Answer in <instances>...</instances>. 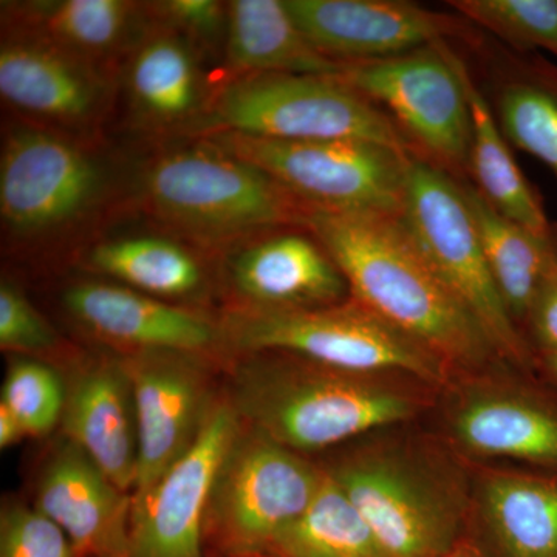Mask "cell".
I'll list each match as a JSON object with an SVG mask.
<instances>
[{"label":"cell","instance_id":"f1b7e54d","mask_svg":"<svg viewBox=\"0 0 557 557\" xmlns=\"http://www.w3.org/2000/svg\"><path fill=\"white\" fill-rule=\"evenodd\" d=\"M498 115L505 135L557 175L556 95L536 84H509L498 98Z\"/></svg>","mask_w":557,"mask_h":557},{"label":"cell","instance_id":"3957f363","mask_svg":"<svg viewBox=\"0 0 557 557\" xmlns=\"http://www.w3.org/2000/svg\"><path fill=\"white\" fill-rule=\"evenodd\" d=\"M376 379L293 355H259L239 366L231 403L245 428L295 453L318 450L416 413V399Z\"/></svg>","mask_w":557,"mask_h":557},{"label":"cell","instance_id":"9a60e30c","mask_svg":"<svg viewBox=\"0 0 557 557\" xmlns=\"http://www.w3.org/2000/svg\"><path fill=\"white\" fill-rule=\"evenodd\" d=\"M307 39L339 62L387 60L445 42L454 17L397 0H285Z\"/></svg>","mask_w":557,"mask_h":557},{"label":"cell","instance_id":"8fae6325","mask_svg":"<svg viewBox=\"0 0 557 557\" xmlns=\"http://www.w3.org/2000/svg\"><path fill=\"white\" fill-rule=\"evenodd\" d=\"M332 474L386 557H449L460 544L456 498L405 458L362 456Z\"/></svg>","mask_w":557,"mask_h":557},{"label":"cell","instance_id":"e0dca14e","mask_svg":"<svg viewBox=\"0 0 557 557\" xmlns=\"http://www.w3.org/2000/svg\"><path fill=\"white\" fill-rule=\"evenodd\" d=\"M203 62L205 54L190 40L153 22L121 67L132 121L139 129L199 135L214 95Z\"/></svg>","mask_w":557,"mask_h":557},{"label":"cell","instance_id":"74e56055","mask_svg":"<svg viewBox=\"0 0 557 557\" xmlns=\"http://www.w3.org/2000/svg\"><path fill=\"white\" fill-rule=\"evenodd\" d=\"M545 368H547L549 375L557 381V351L545 354Z\"/></svg>","mask_w":557,"mask_h":557},{"label":"cell","instance_id":"d590c367","mask_svg":"<svg viewBox=\"0 0 557 557\" xmlns=\"http://www.w3.org/2000/svg\"><path fill=\"white\" fill-rule=\"evenodd\" d=\"M25 435L27 434L21 426L20 420L3 403H0V448H10Z\"/></svg>","mask_w":557,"mask_h":557},{"label":"cell","instance_id":"2e32d148","mask_svg":"<svg viewBox=\"0 0 557 557\" xmlns=\"http://www.w3.org/2000/svg\"><path fill=\"white\" fill-rule=\"evenodd\" d=\"M64 307L121 355L182 351L205 357L223 350L219 322L124 285L81 282L64 293Z\"/></svg>","mask_w":557,"mask_h":557},{"label":"cell","instance_id":"e575fe53","mask_svg":"<svg viewBox=\"0 0 557 557\" xmlns=\"http://www.w3.org/2000/svg\"><path fill=\"white\" fill-rule=\"evenodd\" d=\"M528 321L544 354L557 351V262L542 282Z\"/></svg>","mask_w":557,"mask_h":557},{"label":"cell","instance_id":"4316f807","mask_svg":"<svg viewBox=\"0 0 557 557\" xmlns=\"http://www.w3.org/2000/svg\"><path fill=\"white\" fill-rule=\"evenodd\" d=\"M458 65L471 110L472 146L469 161L478 177L480 193L505 218L541 236H549L547 215L519 170L502 134L500 124L469 75L467 65L463 61Z\"/></svg>","mask_w":557,"mask_h":557},{"label":"cell","instance_id":"8992f818","mask_svg":"<svg viewBox=\"0 0 557 557\" xmlns=\"http://www.w3.org/2000/svg\"><path fill=\"white\" fill-rule=\"evenodd\" d=\"M102 161L81 138L25 123L0 157V218L10 239L44 244L94 215L108 194Z\"/></svg>","mask_w":557,"mask_h":557},{"label":"cell","instance_id":"1f68e13d","mask_svg":"<svg viewBox=\"0 0 557 557\" xmlns=\"http://www.w3.org/2000/svg\"><path fill=\"white\" fill-rule=\"evenodd\" d=\"M0 557H84L72 539L38 508L9 507L0 518Z\"/></svg>","mask_w":557,"mask_h":557},{"label":"cell","instance_id":"277c9868","mask_svg":"<svg viewBox=\"0 0 557 557\" xmlns=\"http://www.w3.org/2000/svg\"><path fill=\"white\" fill-rule=\"evenodd\" d=\"M222 132L285 141L357 139L416 153L397 121L333 76L260 73L228 78L214 89L197 137Z\"/></svg>","mask_w":557,"mask_h":557},{"label":"cell","instance_id":"30bf717a","mask_svg":"<svg viewBox=\"0 0 557 557\" xmlns=\"http://www.w3.org/2000/svg\"><path fill=\"white\" fill-rule=\"evenodd\" d=\"M458 64L457 54L440 42L387 60L346 62L339 78L386 106L401 131L440 164L461 168L471 159L472 121Z\"/></svg>","mask_w":557,"mask_h":557},{"label":"cell","instance_id":"ac0fdd59","mask_svg":"<svg viewBox=\"0 0 557 557\" xmlns=\"http://www.w3.org/2000/svg\"><path fill=\"white\" fill-rule=\"evenodd\" d=\"M226 274L240 307L317 309L344 302L348 285L313 236L262 234L231 248Z\"/></svg>","mask_w":557,"mask_h":557},{"label":"cell","instance_id":"6da1fadb","mask_svg":"<svg viewBox=\"0 0 557 557\" xmlns=\"http://www.w3.org/2000/svg\"><path fill=\"white\" fill-rule=\"evenodd\" d=\"M302 228L336 263L351 299L448 368H479L498 355L478 319L418 247L401 215L307 205Z\"/></svg>","mask_w":557,"mask_h":557},{"label":"cell","instance_id":"484cf974","mask_svg":"<svg viewBox=\"0 0 557 557\" xmlns=\"http://www.w3.org/2000/svg\"><path fill=\"white\" fill-rule=\"evenodd\" d=\"M86 262L95 273L161 300L189 298L205 282L199 258L168 236L113 237L95 245Z\"/></svg>","mask_w":557,"mask_h":557},{"label":"cell","instance_id":"4dcf8cb0","mask_svg":"<svg viewBox=\"0 0 557 557\" xmlns=\"http://www.w3.org/2000/svg\"><path fill=\"white\" fill-rule=\"evenodd\" d=\"M65 395L53 369L32 359H17L7 373L0 403L20 420L25 434L40 437L61 421Z\"/></svg>","mask_w":557,"mask_h":557},{"label":"cell","instance_id":"836d02e7","mask_svg":"<svg viewBox=\"0 0 557 557\" xmlns=\"http://www.w3.org/2000/svg\"><path fill=\"white\" fill-rule=\"evenodd\" d=\"M60 336L38 309L11 282L0 285V347L13 354L54 351Z\"/></svg>","mask_w":557,"mask_h":557},{"label":"cell","instance_id":"ba28073f","mask_svg":"<svg viewBox=\"0 0 557 557\" xmlns=\"http://www.w3.org/2000/svg\"><path fill=\"white\" fill-rule=\"evenodd\" d=\"M255 164L310 207L401 215L410 152L357 141H285L247 135H205Z\"/></svg>","mask_w":557,"mask_h":557},{"label":"cell","instance_id":"9c48e42d","mask_svg":"<svg viewBox=\"0 0 557 557\" xmlns=\"http://www.w3.org/2000/svg\"><path fill=\"white\" fill-rule=\"evenodd\" d=\"M324 474L295 450L240 429L212 490L207 541L225 557L265 556L309 508Z\"/></svg>","mask_w":557,"mask_h":557},{"label":"cell","instance_id":"603a6c76","mask_svg":"<svg viewBox=\"0 0 557 557\" xmlns=\"http://www.w3.org/2000/svg\"><path fill=\"white\" fill-rule=\"evenodd\" d=\"M223 57L231 78L260 73L339 78L346 69V62L330 60L307 39L285 0L228 2Z\"/></svg>","mask_w":557,"mask_h":557},{"label":"cell","instance_id":"d6a6232c","mask_svg":"<svg viewBox=\"0 0 557 557\" xmlns=\"http://www.w3.org/2000/svg\"><path fill=\"white\" fill-rule=\"evenodd\" d=\"M148 7L156 24L177 32L201 50V53L225 49L228 2L163 0L149 2Z\"/></svg>","mask_w":557,"mask_h":557},{"label":"cell","instance_id":"83f0119b","mask_svg":"<svg viewBox=\"0 0 557 557\" xmlns=\"http://www.w3.org/2000/svg\"><path fill=\"white\" fill-rule=\"evenodd\" d=\"M263 557H386L346 491L325 471L317 496Z\"/></svg>","mask_w":557,"mask_h":557},{"label":"cell","instance_id":"7c38bea8","mask_svg":"<svg viewBox=\"0 0 557 557\" xmlns=\"http://www.w3.org/2000/svg\"><path fill=\"white\" fill-rule=\"evenodd\" d=\"M240 429L231 399H220L193 448L145 496L132 498L129 557H207L209 502Z\"/></svg>","mask_w":557,"mask_h":557},{"label":"cell","instance_id":"4fadbf2b","mask_svg":"<svg viewBox=\"0 0 557 557\" xmlns=\"http://www.w3.org/2000/svg\"><path fill=\"white\" fill-rule=\"evenodd\" d=\"M119 357L137 417L138 480L132 498H138L193 448L218 399L200 355L138 351Z\"/></svg>","mask_w":557,"mask_h":557},{"label":"cell","instance_id":"7402d4cb","mask_svg":"<svg viewBox=\"0 0 557 557\" xmlns=\"http://www.w3.org/2000/svg\"><path fill=\"white\" fill-rule=\"evenodd\" d=\"M453 432L475 456L557 468V408L534 395L474 391L454 410Z\"/></svg>","mask_w":557,"mask_h":557},{"label":"cell","instance_id":"8d00e7d4","mask_svg":"<svg viewBox=\"0 0 557 557\" xmlns=\"http://www.w3.org/2000/svg\"><path fill=\"white\" fill-rule=\"evenodd\" d=\"M449 557H486L483 555L482 549L478 545L471 544V542L461 541L454 549L453 555Z\"/></svg>","mask_w":557,"mask_h":557},{"label":"cell","instance_id":"d4e9b609","mask_svg":"<svg viewBox=\"0 0 557 557\" xmlns=\"http://www.w3.org/2000/svg\"><path fill=\"white\" fill-rule=\"evenodd\" d=\"M463 193L505 306L515 321L528 319L542 282L557 262L552 239L505 218L472 186H463Z\"/></svg>","mask_w":557,"mask_h":557},{"label":"cell","instance_id":"5b68a950","mask_svg":"<svg viewBox=\"0 0 557 557\" xmlns=\"http://www.w3.org/2000/svg\"><path fill=\"white\" fill-rule=\"evenodd\" d=\"M223 351L287 354L355 373H408L442 383L448 366L357 300L317 309L236 306L220 319Z\"/></svg>","mask_w":557,"mask_h":557},{"label":"cell","instance_id":"5bb4252c","mask_svg":"<svg viewBox=\"0 0 557 557\" xmlns=\"http://www.w3.org/2000/svg\"><path fill=\"white\" fill-rule=\"evenodd\" d=\"M0 47L2 100L30 123L81 138L100 126L115 76L35 33L10 25Z\"/></svg>","mask_w":557,"mask_h":557},{"label":"cell","instance_id":"ffe728a7","mask_svg":"<svg viewBox=\"0 0 557 557\" xmlns=\"http://www.w3.org/2000/svg\"><path fill=\"white\" fill-rule=\"evenodd\" d=\"M62 429L127 494L138 480V429L131 381L119 358L94 362L65 395Z\"/></svg>","mask_w":557,"mask_h":557},{"label":"cell","instance_id":"44dd1931","mask_svg":"<svg viewBox=\"0 0 557 557\" xmlns=\"http://www.w3.org/2000/svg\"><path fill=\"white\" fill-rule=\"evenodd\" d=\"M9 24L35 33L73 57L115 75L152 27L148 3L127 0H38L9 3Z\"/></svg>","mask_w":557,"mask_h":557},{"label":"cell","instance_id":"f546056e","mask_svg":"<svg viewBox=\"0 0 557 557\" xmlns=\"http://www.w3.org/2000/svg\"><path fill=\"white\" fill-rule=\"evenodd\" d=\"M450 5L500 38L557 57V0H456Z\"/></svg>","mask_w":557,"mask_h":557},{"label":"cell","instance_id":"52a82bcc","mask_svg":"<svg viewBox=\"0 0 557 557\" xmlns=\"http://www.w3.org/2000/svg\"><path fill=\"white\" fill-rule=\"evenodd\" d=\"M401 220L432 267L478 319L498 357L527 364L525 341L491 273L463 186L413 153Z\"/></svg>","mask_w":557,"mask_h":557},{"label":"cell","instance_id":"d6986e66","mask_svg":"<svg viewBox=\"0 0 557 557\" xmlns=\"http://www.w3.org/2000/svg\"><path fill=\"white\" fill-rule=\"evenodd\" d=\"M36 508L84 557H129L132 494L113 485L78 446L69 442L44 469Z\"/></svg>","mask_w":557,"mask_h":557},{"label":"cell","instance_id":"cb8c5ba5","mask_svg":"<svg viewBox=\"0 0 557 557\" xmlns=\"http://www.w3.org/2000/svg\"><path fill=\"white\" fill-rule=\"evenodd\" d=\"M480 507L502 557H557L555 475H487L480 490Z\"/></svg>","mask_w":557,"mask_h":557},{"label":"cell","instance_id":"7a4b0ae2","mask_svg":"<svg viewBox=\"0 0 557 557\" xmlns=\"http://www.w3.org/2000/svg\"><path fill=\"white\" fill-rule=\"evenodd\" d=\"M137 197L150 218L205 248L302 228L307 211L267 172L207 137L153 153L139 171Z\"/></svg>","mask_w":557,"mask_h":557},{"label":"cell","instance_id":"f35d334b","mask_svg":"<svg viewBox=\"0 0 557 557\" xmlns=\"http://www.w3.org/2000/svg\"><path fill=\"white\" fill-rule=\"evenodd\" d=\"M251 557H258V556H251Z\"/></svg>","mask_w":557,"mask_h":557}]
</instances>
